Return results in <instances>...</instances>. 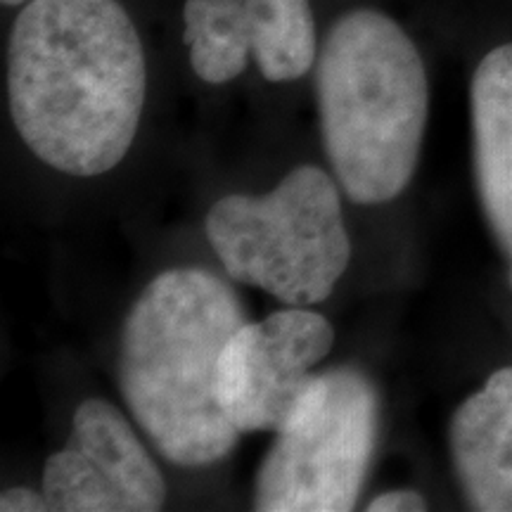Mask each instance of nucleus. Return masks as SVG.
Listing matches in <instances>:
<instances>
[{"instance_id": "nucleus-6", "label": "nucleus", "mask_w": 512, "mask_h": 512, "mask_svg": "<svg viewBox=\"0 0 512 512\" xmlns=\"http://www.w3.org/2000/svg\"><path fill=\"white\" fill-rule=\"evenodd\" d=\"M335 330L304 306L247 323L228 339L219 358L216 396L242 432H280L316 380L311 368L330 354Z\"/></svg>"}, {"instance_id": "nucleus-11", "label": "nucleus", "mask_w": 512, "mask_h": 512, "mask_svg": "<svg viewBox=\"0 0 512 512\" xmlns=\"http://www.w3.org/2000/svg\"><path fill=\"white\" fill-rule=\"evenodd\" d=\"M427 510L425 496L418 491L401 489V491H387V494L373 498L368 503V512H422Z\"/></svg>"}, {"instance_id": "nucleus-7", "label": "nucleus", "mask_w": 512, "mask_h": 512, "mask_svg": "<svg viewBox=\"0 0 512 512\" xmlns=\"http://www.w3.org/2000/svg\"><path fill=\"white\" fill-rule=\"evenodd\" d=\"M43 494L57 512H155L166 484L119 408L88 399L76 408L67 446L43 467Z\"/></svg>"}, {"instance_id": "nucleus-14", "label": "nucleus", "mask_w": 512, "mask_h": 512, "mask_svg": "<svg viewBox=\"0 0 512 512\" xmlns=\"http://www.w3.org/2000/svg\"><path fill=\"white\" fill-rule=\"evenodd\" d=\"M508 283H510V287H512V264H510V273H508Z\"/></svg>"}, {"instance_id": "nucleus-13", "label": "nucleus", "mask_w": 512, "mask_h": 512, "mask_svg": "<svg viewBox=\"0 0 512 512\" xmlns=\"http://www.w3.org/2000/svg\"><path fill=\"white\" fill-rule=\"evenodd\" d=\"M22 3H29V0H3V5H22Z\"/></svg>"}, {"instance_id": "nucleus-9", "label": "nucleus", "mask_w": 512, "mask_h": 512, "mask_svg": "<svg viewBox=\"0 0 512 512\" xmlns=\"http://www.w3.org/2000/svg\"><path fill=\"white\" fill-rule=\"evenodd\" d=\"M448 444L467 505L512 512V366L496 370L460 403Z\"/></svg>"}, {"instance_id": "nucleus-3", "label": "nucleus", "mask_w": 512, "mask_h": 512, "mask_svg": "<svg viewBox=\"0 0 512 512\" xmlns=\"http://www.w3.org/2000/svg\"><path fill=\"white\" fill-rule=\"evenodd\" d=\"M325 152L356 204L399 197L418 169L430 83L420 50L392 17L351 10L332 24L316 64Z\"/></svg>"}, {"instance_id": "nucleus-10", "label": "nucleus", "mask_w": 512, "mask_h": 512, "mask_svg": "<svg viewBox=\"0 0 512 512\" xmlns=\"http://www.w3.org/2000/svg\"><path fill=\"white\" fill-rule=\"evenodd\" d=\"M470 110L479 202L498 247L512 261V43L479 62Z\"/></svg>"}, {"instance_id": "nucleus-4", "label": "nucleus", "mask_w": 512, "mask_h": 512, "mask_svg": "<svg viewBox=\"0 0 512 512\" xmlns=\"http://www.w3.org/2000/svg\"><path fill=\"white\" fill-rule=\"evenodd\" d=\"M204 230L230 278L287 306L328 299L351 259L337 185L311 164L297 166L266 195L223 197Z\"/></svg>"}, {"instance_id": "nucleus-1", "label": "nucleus", "mask_w": 512, "mask_h": 512, "mask_svg": "<svg viewBox=\"0 0 512 512\" xmlns=\"http://www.w3.org/2000/svg\"><path fill=\"white\" fill-rule=\"evenodd\" d=\"M145 53L117 0H29L8 50L10 114L34 155L62 174H107L136 138Z\"/></svg>"}, {"instance_id": "nucleus-2", "label": "nucleus", "mask_w": 512, "mask_h": 512, "mask_svg": "<svg viewBox=\"0 0 512 512\" xmlns=\"http://www.w3.org/2000/svg\"><path fill=\"white\" fill-rule=\"evenodd\" d=\"M247 323L238 294L202 268H171L140 292L119 344V387L128 411L166 460L219 463L240 432L216 396L219 358Z\"/></svg>"}, {"instance_id": "nucleus-5", "label": "nucleus", "mask_w": 512, "mask_h": 512, "mask_svg": "<svg viewBox=\"0 0 512 512\" xmlns=\"http://www.w3.org/2000/svg\"><path fill=\"white\" fill-rule=\"evenodd\" d=\"M377 434V394L356 368H335L316 380L275 432L259 467L254 510H354L368 475Z\"/></svg>"}, {"instance_id": "nucleus-8", "label": "nucleus", "mask_w": 512, "mask_h": 512, "mask_svg": "<svg viewBox=\"0 0 512 512\" xmlns=\"http://www.w3.org/2000/svg\"><path fill=\"white\" fill-rule=\"evenodd\" d=\"M183 41L202 81L228 83L249 55L264 79L294 81L316 60L311 0H185Z\"/></svg>"}, {"instance_id": "nucleus-12", "label": "nucleus", "mask_w": 512, "mask_h": 512, "mask_svg": "<svg viewBox=\"0 0 512 512\" xmlns=\"http://www.w3.org/2000/svg\"><path fill=\"white\" fill-rule=\"evenodd\" d=\"M0 510L3 512H41L50 510L46 494L29 489V486H12L0 496Z\"/></svg>"}]
</instances>
